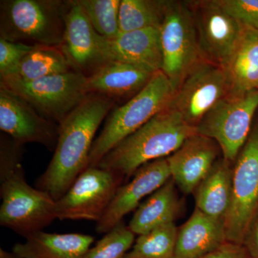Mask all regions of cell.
I'll return each mask as SVG.
<instances>
[{"label":"cell","instance_id":"f546056e","mask_svg":"<svg viewBox=\"0 0 258 258\" xmlns=\"http://www.w3.org/2000/svg\"><path fill=\"white\" fill-rule=\"evenodd\" d=\"M242 27L258 30V0H217Z\"/></svg>","mask_w":258,"mask_h":258},{"label":"cell","instance_id":"7a4b0ae2","mask_svg":"<svg viewBox=\"0 0 258 258\" xmlns=\"http://www.w3.org/2000/svg\"><path fill=\"white\" fill-rule=\"evenodd\" d=\"M195 134V127L186 123L177 113L166 107L117 144L97 167L128 179L144 164L169 157Z\"/></svg>","mask_w":258,"mask_h":258},{"label":"cell","instance_id":"8fae6325","mask_svg":"<svg viewBox=\"0 0 258 258\" xmlns=\"http://www.w3.org/2000/svg\"><path fill=\"white\" fill-rule=\"evenodd\" d=\"M227 95L225 70L200 60L176 90L167 108L196 128L203 117Z\"/></svg>","mask_w":258,"mask_h":258},{"label":"cell","instance_id":"1f68e13d","mask_svg":"<svg viewBox=\"0 0 258 258\" xmlns=\"http://www.w3.org/2000/svg\"><path fill=\"white\" fill-rule=\"evenodd\" d=\"M242 245L249 257L258 258V211L249 224Z\"/></svg>","mask_w":258,"mask_h":258},{"label":"cell","instance_id":"5b68a950","mask_svg":"<svg viewBox=\"0 0 258 258\" xmlns=\"http://www.w3.org/2000/svg\"><path fill=\"white\" fill-rule=\"evenodd\" d=\"M0 225L27 237L55 220V201L25 179L22 163L0 170Z\"/></svg>","mask_w":258,"mask_h":258},{"label":"cell","instance_id":"603a6c76","mask_svg":"<svg viewBox=\"0 0 258 258\" xmlns=\"http://www.w3.org/2000/svg\"><path fill=\"white\" fill-rule=\"evenodd\" d=\"M232 165L220 158L195 189L196 208L205 215L225 221L232 198Z\"/></svg>","mask_w":258,"mask_h":258},{"label":"cell","instance_id":"7c38bea8","mask_svg":"<svg viewBox=\"0 0 258 258\" xmlns=\"http://www.w3.org/2000/svg\"><path fill=\"white\" fill-rule=\"evenodd\" d=\"M187 2L202 60L224 69L240 40L243 27L226 13L217 0Z\"/></svg>","mask_w":258,"mask_h":258},{"label":"cell","instance_id":"30bf717a","mask_svg":"<svg viewBox=\"0 0 258 258\" xmlns=\"http://www.w3.org/2000/svg\"><path fill=\"white\" fill-rule=\"evenodd\" d=\"M123 180L113 171L87 168L55 202L56 218L99 221Z\"/></svg>","mask_w":258,"mask_h":258},{"label":"cell","instance_id":"2e32d148","mask_svg":"<svg viewBox=\"0 0 258 258\" xmlns=\"http://www.w3.org/2000/svg\"><path fill=\"white\" fill-rule=\"evenodd\" d=\"M222 154L213 139L195 134L167 157L171 179L184 195L195 189L218 160Z\"/></svg>","mask_w":258,"mask_h":258},{"label":"cell","instance_id":"484cf974","mask_svg":"<svg viewBox=\"0 0 258 258\" xmlns=\"http://www.w3.org/2000/svg\"><path fill=\"white\" fill-rule=\"evenodd\" d=\"M177 232L172 222L139 235L124 258H174Z\"/></svg>","mask_w":258,"mask_h":258},{"label":"cell","instance_id":"3957f363","mask_svg":"<svg viewBox=\"0 0 258 258\" xmlns=\"http://www.w3.org/2000/svg\"><path fill=\"white\" fill-rule=\"evenodd\" d=\"M175 92L170 80L161 71L137 95L108 115L90 152L88 167H97L111 149L143 126L169 105Z\"/></svg>","mask_w":258,"mask_h":258},{"label":"cell","instance_id":"d4e9b609","mask_svg":"<svg viewBox=\"0 0 258 258\" xmlns=\"http://www.w3.org/2000/svg\"><path fill=\"white\" fill-rule=\"evenodd\" d=\"M167 0H120V32L160 28Z\"/></svg>","mask_w":258,"mask_h":258},{"label":"cell","instance_id":"f1b7e54d","mask_svg":"<svg viewBox=\"0 0 258 258\" xmlns=\"http://www.w3.org/2000/svg\"><path fill=\"white\" fill-rule=\"evenodd\" d=\"M37 45L10 42L0 37V79L9 76Z\"/></svg>","mask_w":258,"mask_h":258},{"label":"cell","instance_id":"277c9868","mask_svg":"<svg viewBox=\"0 0 258 258\" xmlns=\"http://www.w3.org/2000/svg\"><path fill=\"white\" fill-rule=\"evenodd\" d=\"M69 1L6 0L0 4V37L10 42L61 47Z\"/></svg>","mask_w":258,"mask_h":258},{"label":"cell","instance_id":"ac0fdd59","mask_svg":"<svg viewBox=\"0 0 258 258\" xmlns=\"http://www.w3.org/2000/svg\"><path fill=\"white\" fill-rule=\"evenodd\" d=\"M152 73L132 64L106 62L87 76L88 95L131 98L140 92L152 79Z\"/></svg>","mask_w":258,"mask_h":258},{"label":"cell","instance_id":"9c48e42d","mask_svg":"<svg viewBox=\"0 0 258 258\" xmlns=\"http://www.w3.org/2000/svg\"><path fill=\"white\" fill-rule=\"evenodd\" d=\"M258 110V91L220 100L197 125V134L213 139L222 158L233 164L248 138Z\"/></svg>","mask_w":258,"mask_h":258},{"label":"cell","instance_id":"4316f807","mask_svg":"<svg viewBox=\"0 0 258 258\" xmlns=\"http://www.w3.org/2000/svg\"><path fill=\"white\" fill-rule=\"evenodd\" d=\"M95 31L106 38L119 34L120 0H77Z\"/></svg>","mask_w":258,"mask_h":258},{"label":"cell","instance_id":"5bb4252c","mask_svg":"<svg viewBox=\"0 0 258 258\" xmlns=\"http://www.w3.org/2000/svg\"><path fill=\"white\" fill-rule=\"evenodd\" d=\"M167 157L151 161L136 171L132 179L117 190L104 215L97 222L98 234H106L139 208L146 197L152 195L171 179Z\"/></svg>","mask_w":258,"mask_h":258},{"label":"cell","instance_id":"e0dca14e","mask_svg":"<svg viewBox=\"0 0 258 258\" xmlns=\"http://www.w3.org/2000/svg\"><path fill=\"white\" fill-rule=\"evenodd\" d=\"M98 36L77 0L69 1L60 48L74 71L86 76L87 71L91 74L104 63L98 47Z\"/></svg>","mask_w":258,"mask_h":258},{"label":"cell","instance_id":"d6986e66","mask_svg":"<svg viewBox=\"0 0 258 258\" xmlns=\"http://www.w3.org/2000/svg\"><path fill=\"white\" fill-rule=\"evenodd\" d=\"M226 242L225 220L212 218L195 208L178 229L174 258L202 257Z\"/></svg>","mask_w":258,"mask_h":258},{"label":"cell","instance_id":"4fadbf2b","mask_svg":"<svg viewBox=\"0 0 258 258\" xmlns=\"http://www.w3.org/2000/svg\"><path fill=\"white\" fill-rule=\"evenodd\" d=\"M0 129L24 145L37 143L55 149L59 125L44 118L28 102L6 88L0 87Z\"/></svg>","mask_w":258,"mask_h":258},{"label":"cell","instance_id":"cb8c5ba5","mask_svg":"<svg viewBox=\"0 0 258 258\" xmlns=\"http://www.w3.org/2000/svg\"><path fill=\"white\" fill-rule=\"evenodd\" d=\"M60 47L37 45L1 81H30L73 71Z\"/></svg>","mask_w":258,"mask_h":258},{"label":"cell","instance_id":"8992f818","mask_svg":"<svg viewBox=\"0 0 258 258\" xmlns=\"http://www.w3.org/2000/svg\"><path fill=\"white\" fill-rule=\"evenodd\" d=\"M87 76L73 71L30 81H1V87L21 97L42 116L60 125L89 95Z\"/></svg>","mask_w":258,"mask_h":258},{"label":"cell","instance_id":"6da1fadb","mask_svg":"<svg viewBox=\"0 0 258 258\" xmlns=\"http://www.w3.org/2000/svg\"><path fill=\"white\" fill-rule=\"evenodd\" d=\"M113 100L89 95L59 125L58 139L53 157L36 182L37 189L55 201L70 189L88 166L95 136L111 111Z\"/></svg>","mask_w":258,"mask_h":258},{"label":"cell","instance_id":"836d02e7","mask_svg":"<svg viewBox=\"0 0 258 258\" xmlns=\"http://www.w3.org/2000/svg\"><path fill=\"white\" fill-rule=\"evenodd\" d=\"M249 258H252V257H249Z\"/></svg>","mask_w":258,"mask_h":258},{"label":"cell","instance_id":"ba28073f","mask_svg":"<svg viewBox=\"0 0 258 258\" xmlns=\"http://www.w3.org/2000/svg\"><path fill=\"white\" fill-rule=\"evenodd\" d=\"M258 211V117L232 165V198L225 217L227 241L242 244Z\"/></svg>","mask_w":258,"mask_h":258},{"label":"cell","instance_id":"52a82bcc","mask_svg":"<svg viewBox=\"0 0 258 258\" xmlns=\"http://www.w3.org/2000/svg\"><path fill=\"white\" fill-rule=\"evenodd\" d=\"M159 31L161 71L176 91L186 75L202 60L193 15L187 1L167 0Z\"/></svg>","mask_w":258,"mask_h":258},{"label":"cell","instance_id":"83f0119b","mask_svg":"<svg viewBox=\"0 0 258 258\" xmlns=\"http://www.w3.org/2000/svg\"><path fill=\"white\" fill-rule=\"evenodd\" d=\"M135 242V235L123 221L107 232L82 258H124Z\"/></svg>","mask_w":258,"mask_h":258},{"label":"cell","instance_id":"7402d4cb","mask_svg":"<svg viewBox=\"0 0 258 258\" xmlns=\"http://www.w3.org/2000/svg\"><path fill=\"white\" fill-rule=\"evenodd\" d=\"M176 186L171 178L139 205L128 226L134 235H143L174 222L181 208Z\"/></svg>","mask_w":258,"mask_h":258},{"label":"cell","instance_id":"44dd1931","mask_svg":"<svg viewBox=\"0 0 258 258\" xmlns=\"http://www.w3.org/2000/svg\"><path fill=\"white\" fill-rule=\"evenodd\" d=\"M225 70L230 96L258 91V30L244 28Z\"/></svg>","mask_w":258,"mask_h":258},{"label":"cell","instance_id":"4dcf8cb0","mask_svg":"<svg viewBox=\"0 0 258 258\" xmlns=\"http://www.w3.org/2000/svg\"><path fill=\"white\" fill-rule=\"evenodd\" d=\"M247 250L242 244L226 242L216 250L200 258H249Z\"/></svg>","mask_w":258,"mask_h":258},{"label":"cell","instance_id":"d6a6232c","mask_svg":"<svg viewBox=\"0 0 258 258\" xmlns=\"http://www.w3.org/2000/svg\"><path fill=\"white\" fill-rule=\"evenodd\" d=\"M0 258H17L13 252H8L5 249L0 248Z\"/></svg>","mask_w":258,"mask_h":258},{"label":"cell","instance_id":"ffe728a7","mask_svg":"<svg viewBox=\"0 0 258 258\" xmlns=\"http://www.w3.org/2000/svg\"><path fill=\"white\" fill-rule=\"evenodd\" d=\"M15 244L12 252L17 258H82L91 248L94 237L79 233H48L43 231Z\"/></svg>","mask_w":258,"mask_h":258},{"label":"cell","instance_id":"9a60e30c","mask_svg":"<svg viewBox=\"0 0 258 258\" xmlns=\"http://www.w3.org/2000/svg\"><path fill=\"white\" fill-rule=\"evenodd\" d=\"M98 44L104 63L123 62L152 74L161 71L162 52L159 29L119 32L111 39L98 35Z\"/></svg>","mask_w":258,"mask_h":258}]
</instances>
